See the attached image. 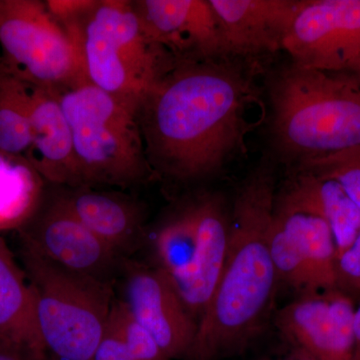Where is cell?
<instances>
[{"instance_id": "1", "label": "cell", "mask_w": 360, "mask_h": 360, "mask_svg": "<svg viewBox=\"0 0 360 360\" xmlns=\"http://www.w3.org/2000/svg\"><path fill=\"white\" fill-rule=\"evenodd\" d=\"M233 58L175 61L141 97L137 120L155 176L206 179L245 149L257 124L248 110L258 99L251 75Z\"/></svg>"}, {"instance_id": "2", "label": "cell", "mask_w": 360, "mask_h": 360, "mask_svg": "<svg viewBox=\"0 0 360 360\" xmlns=\"http://www.w3.org/2000/svg\"><path fill=\"white\" fill-rule=\"evenodd\" d=\"M276 198L274 167L264 160L236 194L224 269L187 359L240 354L264 329L279 281L270 252Z\"/></svg>"}, {"instance_id": "3", "label": "cell", "mask_w": 360, "mask_h": 360, "mask_svg": "<svg viewBox=\"0 0 360 360\" xmlns=\"http://www.w3.org/2000/svg\"><path fill=\"white\" fill-rule=\"evenodd\" d=\"M270 132L298 167L360 148V79L291 63L269 84Z\"/></svg>"}, {"instance_id": "4", "label": "cell", "mask_w": 360, "mask_h": 360, "mask_svg": "<svg viewBox=\"0 0 360 360\" xmlns=\"http://www.w3.org/2000/svg\"><path fill=\"white\" fill-rule=\"evenodd\" d=\"M63 30L77 52L86 82L134 103L176 61L148 39L131 0H96L84 20Z\"/></svg>"}, {"instance_id": "5", "label": "cell", "mask_w": 360, "mask_h": 360, "mask_svg": "<svg viewBox=\"0 0 360 360\" xmlns=\"http://www.w3.org/2000/svg\"><path fill=\"white\" fill-rule=\"evenodd\" d=\"M58 96L72 132L82 187L129 188L155 176L137 120L139 103L90 84Z\"/></svg>"}, {"instance_id": "6", "label": "cell", "mask_w": 360, "mask_h": 360, "mask_svg": "<svg viewBox=\"0 0 360 360\" xmlns=\"http://www.w3.org/2000/svg\"><path fill=\"white\" fill-rule=\"evenodd\" d=\"M37 324L51 360H94L115 305V283L63 269L20 245Z\"/></svg>"}, {"instance_id": "7", "label": "cell", "mask_w": 360, "mask_h": 360, "mask_svg": "<svg viewBox=\"0 0 360 360\" xmlns=\"http://www.w3.org/2000/svg\"><path fill=\"white\" fill-rule=\"evenodd\" d=\"M0 60L26 84L60 94L85 80L77 52L41 0H0Z\"/></svg>"}, {"instance_id": "8", "label": "cell", "mask_w": 360, "mask_h": 360, "mask_svg": "<svg viewBox=\"0 0 360 360\" xmlns=\"http://www.w3.org/2000/svg\"><path fill=\"white\" fill-rule=\"evenodd\" d=\"M292 65L360 75V0H300L283 41Z\"/></svg>"}, {"instance_id": "9", "label": "cell", "mask_w": 360, "mask_h": 360, "mask_svg": "<svg viewBox=\"0 0 360 360\" xmlns=\"http://www.w3.org/2000/svg\"><path fill=\"white\" fill-rule=\"evenodd\" d=\"M122 298L127 314L153 336L170 359L186 357L198 323L189 314L172 279L155 265L127 259L123 264Z\"/></svg>"}, {"instance_id": "10", "label": "cell", "mask_w": 360, "mask_h": 360, "mask_svg": "<svg viewBox=\"0 0 360 360\" xmlns=\"http://www.w3.org/2000/svg\"><path fill=\"white\" fill-rule=\"evenodd\" d=\"M20 245L63 269L115 283L125 258L53 200L41 205L18 231Z\"/></svg>"}, {"instance_id": "11", "label": "cell", "mask_w": 360, "mask_h": 360, "mask_svg": "<svg viewBox=\"0 0 360 360\" xmlns=\"http://www.w3.org/2000/svg\"><path fill=\"white\" fill-rule=\"evenodd\" d=\"M149 39L176 61L227 56L219 18L207 0H131Z\"/></svg>"}, {"instance_id": "12", "label": "cell", "mask_w": 360, "mask_h": 360, "mask_svg": "<svg viewBox=\"0 0 360 360\" xmlns=\"http://www.w3.org/2000/svg\"><path fill=\"white\" fill-rule=\"evenodd\" d=\"M354 314L347 298L303 295L279 312L277 326L316 359L355 360Z\"/></svg>"}, {"instance_id": "13", "label": "cell", "mask_w": 360, "mask_h": 360, "mask_svg": "<svg viewBox=\"0 0 360 360\" xmlns=\"http://www.w3.org/2000/svg\"><path fill=\"white\" fill-rule=\"evenodd\" d=\"M231 58L283 49L300 0H210Z\"/></svg>"}, {"instance_id": "14", "label": "cell", "mask_w": 360, "mask_h": 360, "mask_svg": "<svg viewBox=\"0 0 360 360\" xmlns=\"http://www.w3.org/2000/svg\"><path fill=\"white\" fill-rule=\"evenodd\" d=\"M30 146L25 158L44 181L82 187L72 132L58 94L28 84Z\"/></svg>"}, {"instance_id": "15", "label": "cell", "mask_w": 360, "mask_h": 360, "mask_svg": "<svg viewBox=\"0 0 360 360\" xmlns=\"http://www.w3.org/2000/svg\"><path fill=\"white\" fill-rule=\"evenodd\" d=\"M52 200L125 259L143 241V213L124 196L77 187L66 189Z\"/></svg>"}, {"instance_id": "16", "label": "cell", "mask_w": 360, "mask_h": 360, "mask_svg": "<svg viewBox=\"0 0 360 360\" xmlns=\"http://www.w3.org/2000/svg\"><path fill=\"white\" fill-rule=\"evenodd\" d=\"M198 246L191 274L174 284L189 314L200 322L217 290L229 246V217L224 201L208 195L194 203Z\"/></svg>"}, {"instance_id": "17", "label": "cell", "mask_w": 360, "mask_h": 360, "mask_svg": "<svg viewBox=\"0 0 360 360\" xmlns=\"http://www.w3.org/2000/svg\"><path fill=\"white\" fill-rule=\"evenodd\" d=\"M276 198L326 219L333 231L338 257L359 236L360 208L335 179L300 172Z\"/></svg>"}, {"instance_id": "18", "label": "cell", "mask_w": 360, "mask_h": 360, "mask_svg": "<svg viewBox=\"0 0 360 360\" xmlns=\"http://www.w3.org/2000/svg\"><path fill=\"white\" fill-rule=\"evenodd\" d=\"M0 338L47 354L39 324L32 285L25 269L0 236ZM49 355V354H47Z\"/></svg>"}, {"instance_id": "19", "label": "cell", "mask_w": 360, "mask_h": 360, "mask_svg": "<svg viewBox=\"0 0 360 360\" xmlns=\"http://www.w3.org/2000/svg\"><path fill=\"white\" fill-rule=\"evenodd\" d=\"M274 219L314 271L319 288L333 285L338 277V255L328 222L276 198Z\"/></svg>"}, {"instance_id": "20", "label": "cell", "mask_w": 360, "mask_h": 360, "mask_svg": "<svg viewBox=\"0 0 360 360\" xmlns=\"http://www.w3.org/2000/svg\"><path fill=\"white\" fill-rule=\"evenodd\" d=\"M44 180L23 155L0 151V232L16 231L44 200Z\"/></svg>"}, {"instance_id": "21", "label": "cell", "mask_w": 360, "mask_h": 360, "mask_svg": "<svg viewBox=\"0 0 360 360\" xmlns=\"http://www.w3.org/2000/svg\"><path fill=\"white\" fill-rule=\"evenodd\" d=\"M198 246V221L193 203L168 219L156 232L153 241L155 266L177 284L191 274Z\"/></svg>"}, {"instance_id": "22", "label": "cell", "mask_w": 360, "mask_h": 360, "mask_svg": "<svg viewBox=\"0 0 360 360\" xmlns=\"http://www.w3.org/2000/svg\"><path fill=\"white\" fill-rule=\"evenodd\" d=\"M30 146L28 84L0 60V151L25 156Z\"/></svg>"}, {"instance_id": "23", "label": "cell", "mask_w": 360, "mask_h": 360, "mask_svg": "<svg viewBox=\"0 0 360 360\" xmlns=\"http://www.w3.org/2000/svg\"><path fill=\"white\" fill-rule=\"evenodd\" d=\"M270 252L279 281L302 291L304 295H314V291L321 288L314 271L274 219V215L270 229Z\"/></svg>"}, {"instance_id": "24", "label": "cell", "mask_w": 360, "mask_h": 360, "mask_svg": "<svg viewBox=\"0 0 360 360\" xmlns=\"http://www.w3.org/2000/svg\"><path fill=\"white\" fill-rule=\"evenodd\" d=\"M300 172L328 177L340 182L360 208V148L307 163L300 167Z\"/></svg>"}, {"instance_id": "25", "label": "cell", "mask_w": 360, "mask_h": 360, "mask_svg": "<svg viewBox=\"0 0 360 360\" xmlns=\"http://www.w3.org/2000/svg\"><path fill=\"white\" fill-rule=\"evenodd\" d=\"M115 310L132 360H172L153 336L131 319L120 300H115Z\"/></svg>"}, {"instance_id": "26", "label": "cell", "mask_w": 360, "mask_h": 360, "mask_svg": "<svg viewBox=\"0 0 360 360\" xmlns=\"http://www.w3.org/2000/svg\"><path fill=\"white\" fill-rule=\"evenodd\" d=\"M94 360H132L116 315L115 305L108 328L96 348Z\"/></svg>"}, {"instance_id": "27", "label": "cell", "mask_w": 360, "mask_h": 360, "mask_svg": "<svg viewBox=\"0 0 360 360\" xmlns=\"http://www.w3.org/2000/svg\"><path fill=\"white\" fill-rule=\"evenodd\" d=\"M45 2L54 20L65 26L84 18L96 6V0H47Z\"/></svg>"}, {"instance_id": "28", "label": "cell", "mask_w": 360, "mask_h": 360, "mask_svg": "<svg viewBox=\"0 0 360 360\" xmlns=\"http://www.w3.org/2000/svg\"><path fill=\"white\" fill-rule=\"evenodd\" d=\"M338 270L350 281L360 284V231L352 245L338 257Z\"/></svg>"}, {"instance_id": "29", "label": "cell", "mask_w": 360, "mask_h": 360, "mask_svg": "<svg viewBox=\"0 0 360 360\" xmlns=\"http://www.w3.org/2000/svg\"><path fill=\"white\" fill-rule=\"evenodd\" d=\"M0 360H51L47 354L0 338Z\"/></svg>"}, {"instance_id": "30", "label": "cell", "mask_w": 360, "mask_h": 360, "mask_svg": "<svg viewBox=\"0 0 360 360\" xmlns=\"http://www.w3.org/2000/svg\"><path fill=\"white\" fill-rule=\"evenodd\" d=\"M265 360H319L309 354V352L302 349V348L293 347H291L290 352L288 354L281 355L274 359H265Z\"/></svg>"}, {"instance_id": "31", "label": "cell", "mask_w": 360, "mask_h": 360, "mask_svg": "<svg viewBox=\"0 0 360 360\" xmlns=\"http://www.w3.org/2000/svg\"><path fill=\"white\" fill-rule=\"evenodd\" d=\"M355 360H360V307L354 314Z\"/></svg>"}]
</instances>
